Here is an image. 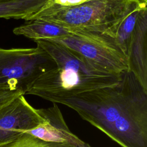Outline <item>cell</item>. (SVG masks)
I'll use <instances>...</instances> for the list:
<instances>
[{"label": "cell", "instance_id": "5b68a950", "mask_svg": "<svg viewBox=\"0 0 147 147\" xmlns=\"http://www.w3.org/2000/svg\"><path fill=\"white\" fill-rule=\"evenodd\" d=\"M49 40L78 53L110 73L121 74L128 70L126 56L108 34L72 29L69 35Z\"/></svg>", "mask_w": 147, "mask_h": 147}, {"label": "cell", "instance_id": "ba28073f", "mask_svg": "<svg viewBox=\"0 0 147 147\" xmlns=\"http://www.w3.org/2000/svg\"><path fill=\"white\" fill-rule=\"evenodd\" d=\"M147 7L138 14L129 43L127 57V69L147 90Z\"/></svg>", "mask_w": 147, "mask_h": 147}, {"label": "cell", "instance_id": "8fae6325", "mask_svg": "<svg viewBox=\"0 0 147 147\" xmlns=\"http://www.w3.org/2000/svg\"><path fill=\"white\" fill-rule=\"evenodd\" d=\"M143 8L137 9L129 13L119 24L114 35L115 42L126 56L139 12Z\"/></svg>", "mask_w": 147, "mask_h": 147}, {"label": "cell", "instance_id": "9c48e42d", "mask_svg": "<svg viewBox=\"0 0 147 147\" xmlns=\"http://www.w3.org/2000/svg\"><path fill=\"white\" fill-rule=\"evenodd\" d=\"M13 32L16 35L24 36L36 41L66 36L72 33V29L48 21L35 19L15 28Z\"/></svg>", "mask_w": 147, "mask_h": 147}, {"label": "cell", "instance_id": "6da1fadb", "mask_svg": "<svg viewBox=\"0 0 147 147\" xmlns=\"http://www.w3.org/2000/svg\"><path fill=\"white\" fill-rule=\"evenodd\" d=\"M60 104L121 147H147V90L129 70L115 85L76 95Z\"/></svg>", "mask_w": 147, "mask_h": 147}, {"label": "cell", "instance_id": "277c9868", "mask_svg": "<svg viewBox=\"0 0 147 147\" xmlns=\"http://www.w3.org/2000/svg\"><path fill=\"white\" fill-rule=\"evenodd\" d=\"M56 64L41 48L0 50V86L26 94L34 81Z\"/></svg>", "mask_w": 147, "mask_h": 147}, {"label": "cell", "instance_id": "30bf717a", "mask_svg": "<svg viewBox=\"0 0 147 147\" xmlns=\"http://www.w3.org/2000/svg\"><path fill=\"white\" fill-rule=\"evenodd\" d=\"M49 0H0V18L25 21L38 12Z\"/></svg>", "mask_w": 147, "mask_h": 147}, {"label": "cell", "instance_id": "5bb4252c", "mask_svg": "<svg viewBox=\"0 0 147 147\" xmlns=\"http://www.w3.org/2000/svg\"><path fill=\"white\" fill-rule=\"evenodd\" d=\"M64 147H91L88 144L83 141L82 140H80L77 143L75 144L72 145H69Z\"/></svg>", "mask_w": 147, "mask_h": 147}, {"label": "cell", "instance_id": "7a4b0ae2", "mask_svg": "<svg viewBox=\"0 0 147 147\" xmlns=\"http://www.w3.org/2000/svg\"><path fill=\"white\" fill-rule=\"evenodd\" d=\"M34 42L52 57L56 67L40 76L26 94L60 103L76 95L115 85L121 80L122 74L110 73L59 42L51 40Z\"/></svg>", "mask_w": 147, "mask_h": 147}, {"label": "cell", "instance_id": "3957f363", "mask_svg": "<svg viewBox=\"0 0 147 147\" xmlns=\"http://www.w3.org/2000/svg\"><path fill=\"white\" fill-rule=\"evenodd\" d=\"M145 7H147V0H90L38 19L113 37L119 24L129 13Z\"/></svg>", "mask_w": 147, "mask_h": 147}, {"label": "cell", "instance_id": "4fadbf2b", "mask_svg": "<svg viewBox=\"0 0 147 147\" xmlns=\"http://www.w3.org/2000/svg\"><path fill=\"white\" fill-rule=\"evenodd\" d=\"M21 95L24 94L20 91L13 90L7 87L0 86V109Z\"/></svg>", "mask_w": 147, "mask_h": 147}, {"label": "cell", "instance_id": "8992f818", "mask_svg": "<svg viewBox=\"0 0 147 147\" xmlns=\"http://www.w3.org/2000/svg\"><path fill=\"white\" fill-rule=\"evenodd\" d=\"M44 122L24 95L16 97L0 109V146Z\"/></svg>", "mask_w": 147, "mask_h": 147}, {"label": "cell", "instance_id": "52a82bcc", "mask_svg": "<svg viewBox=\"0 0 147 147\" xmlns=\"http://www.w3.org/2000/svg\"><path fill=\"white\" fill-rule=\"evenodd\" d=\"M37 111L45 122L25 132L58 147L72 145L80 140L71 131L56 103L48 108L38 109Z\"/></svg>", "mask_w": 147, "mask_h": 147}, {"label": "cell", "instance_id": "7c38bea8", "mask_svg": "<svg viewBox=\"0 0 147 147\" xmlns=\"http://www.w3.org/2000/svg\"><path fill=\"white\" fill-rule=\"evenodd\" d=\"M90 0H49L37 13L28 18L26 21L40 18L59 10L76 6Z\"/></svg>", "mask_w": 147, "mask_h": 147}, {"label": "cell", "instance_id": "9a60e30c", "mask_svg": "<svg viewBox=\"0 0 147 147\" xmlns=\"http://www.w3.org/2000/svg\"><path fill=\"white\" fill-rule=\"evenodd\" d=\"M0 50H1V48H0Z\"/></svg>", "mask_w": 147, "mask_h": 147}]
</instances>
